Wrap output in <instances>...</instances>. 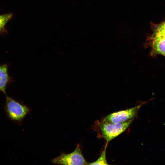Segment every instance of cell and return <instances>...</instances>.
<instances>
[{
	"instance_id": "6da1fadb",
	"label": "cell",
	"mask_w": 165,
	"mask_h": 165,
	"mask_svg": "<svg viewBox=\"0 0 165 165\" xmlns=\"http://www.w3.org/2000/svg\"><path fill=\"white\" fill-rule=\"evenodd\" d=\"M4 109L8 118L16 123H20L29 110L24 104L6 95Z\"/></svg>"
},
{
	"instance_id": "7a4b0ae2",
	"label": "cell",
	"mask_w": 165,
	"mask_h": 165,
	"mask_svg": "<svg viewBox=\"0 0 165 165\" xmlns=\"http://www.w3.org/2000/svg\"><path fill=\"white\" fill-rule=\"evenodd\" d=\"M117 123H109L102 121L98 123L100 134L108 143L110 141L124 132L129 127L134 120Z\"/></svg>"
},
{
	"instance_id": "3957f363",
	"label": "cell",
	"mask_w": 165,
	"mask_h": 165,
	"mask_svg": "<svg viewBox=\"0 0 165 165\" xmlns=\"http://www.w3.org/2000/svg\"><path fill=\"white\" fill-rule=\"evenodd\" d=\"M52 162L60 165H88L78 144L73 152L69 154L62 153L52 160Z\"/></svg>"
},
{
	"instance_id": "277c9868",
	"label": "cell",
	"mask_w": 165,
	"mask_h": 165,
	"mask_svg": "<svg viewBox=\"0 0 165 165\" xmlns=\"http://www.w3.org/2000/svg\"><path fill=\"white\" fill-rule=\"evenodd\" d=\"M143 103L125 110L110 114L105 116L102 121L107 123H117L134 118Z\"/></svg>"
},
{
	"instance_id": "5b68a950",
	"label": "cell",
	"mask_w": 165,
	"mask_h": 165,
	"mask_svg": "<svg viewBox=\"0 0 165 165\" xmlns=\"http://www.w3.org/2000/svg\"><path fill=\"white\" fill-rule=\"evenodd\" d=\"M9 65L6 64H0V91L6 95V89L14 81L8 71Z\"/></svg>"
},
{
	"instance_id": "8992f818",
	"label": "cell",
	"mask_w": 165,
	"mask_h": 165,
	"mask_svg": "<svg viewBox=\"0 0 165 165\" xmlns=\"http://www.w3.org/2000/svg\"><path fill=\"white\" fill-rule=\"evenodd\" d=\"M152 53L165 56V37L154 34L152 44Z\"/></svg>"
},
{
	"instance_id": "52a82bcc",
	"label": "cell",
	"mask_w": 165,
	"mask_h": 165,
	"mask_svg": "<svg viewBox=\"0 0 165 165\" xmlns=\"http://www.w3.org/2000/svg\"><path fill=\"white\" fill-rule=\"evenodd\" d=\"M13 16V14L12 13L0 15V35H3L8 32L5 28V26L12 19Z\"/></svg>"
},
{
	"instance_id": "ba28073f",
	"label": "cell",
	"mask_w": 165,
	"mask_h": 165,
	"mask_svg": "<svg viewBox=\"0 0 165 165\" xmlns=\"http://www.w3.org/2000/svg\"><path fill=\"white\" fill-rule=\"evenodd\" d=\"M108 144V143L106 142L104 148L98 158L94 162L88 163V165H106L108 164L106 158V149Z\"/></svg>"
},
{
	"instance_id": "9c48e42d",
	"label": "cell",
	"mask_w": 165,
	"mask_h": 165,
	"mask_svg": "<svg viewBox=\"0 0 165 165\" xmlns=\"http://www.w3.org/2000/svg\"><path fill=\"white\" fill-rule=\"evenodd\" d=\"M154 34L165 37V22L160 24L155 30Z\"/></svg>"
},
{
	"instance_id": "30bf717a",
	"label": "cell",
	"mask_w": 165,
	"mask_h": 165,
	"mask_svg": "<svg viewBox=\"0 0 165 165\" xmlns=\"http://www.w3.org/2000/svg\"><path fill=\"white\" fill-rule=\"evenodd\" d=\"M164 22H165V21Z\"/></svg>"
}]
</instances>
